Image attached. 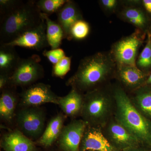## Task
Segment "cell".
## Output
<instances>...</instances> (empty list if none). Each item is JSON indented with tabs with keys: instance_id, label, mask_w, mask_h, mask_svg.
I'll use <instances>...</instances> for the list:
<instances>
[{
	"instance_id": "cell-4",
	"label": "cell",
	"mask_w": 151,
	"mask_h": 151,
	"mask_svg": "<svg viewBox=\"0 0 151 151\" xmlns=\"http://www.w3.org/2000/svg\"><path fill=\"white\" fill-rule=\"evenodd\" d=\"M115 102L113 94L97 88L84 96L81 114L88 126L102 128L113 117Z\"/></svg>"
},
{
	"instance_id": "cell-10",
	"label": "cell",
	"mask_w": 151,
	"mask_h": 151,
	"mask_svg": "<svg viewBox=\"0 0 151 151\" xmlns=\"http://www.w3.org/2000/svg\"><path fill=\"white\" fill-rule=\"evenodd\" d=\"M5 44L37 51H41L46 48L49 45L47 37L46 24L44 19L43 18L41 22L37 26L26 32L12 41Z\"/></svg>"
},
{
	"instance_id": "cell-18",
	"label": "cell",
	"mask_w": 151,
	"mask_h": 151,
	"mask_svg": "<svg viewBox=\"0 0 151 151\" xmlns=\"http://www.w3.org/2000/svg\"><path fill=\"white\" fill-rule=\"evenodd\" d=\"M64 116L61 114H58L52 118L39 139V144L45 147L52 145L56 140L58 139L64 127Z\"/></svg>"
},
{
	"instance_id": "cell-29",
	"label": "cell",
	"mask_w": 151,
	"mask_h": 151,
	"mask_svg": "<svg viewBox=\"0 0 151 151\" xmlns=\"http://www.w3.org/2000/svg\"><path fill=\"white\" fill-rule=\"evenodd\" d=\"M100 3L105 9L113 10L116 8L118 2L116 0H102L100 1Z\"/></svg>"
},
{
	"instance_id": "cell-3",
	"label": "cell",
	"mask_w": 151,
	"mask_h": 151,
	"mask_svg": "<svg viewBox=\"0 0 151 151\" xmlns=\"http://www.w3.org/2000/svg\"><path fill=\"white\" fill-rule=\"evenodd\" d=\"M113 94L115 119L134 135L141 145L151 147V121L138 111L122 87H116Z\"/></svg>"
},
{
	"instance_id": "cell-30",
	"label": "cell",
	"mask_w": 151,
	"mask_h": 151,
	"mask_svg": "<svg viewBox=\"0 0 151 151\" xmlns=\"http://www.w3.org/2000/svg\"><path fill=\"white\" fill-rule=\"evenodd\" d=\"M142 3L146 11L151 14V0H143Z\"/></svg>"
},
{
	"instance_id": "cell-25",
	"label": "cell",
	"mask_w": 151,
	"mask_h": 151,
	"mask_svg": "<svg viewBox=\"0 0 151 151\" xmlns=\"http://www.w3.org/2000/svg\"><path fill=\"white\" fill-rule=\"evenodd\" d=\"M90 32L89 24L83 19L79 20L73 25L70 31V40H81L87 37Z\"/></svg>"
},
{
	"instance_id": "cell-16",
	"label": "cell",
	"mask_w": 151,
	"mask_h": 151,
	"mask_svg": "<svg viewBox=\"0 0 151 151\" xmlns=\"http://www.w3.org/2000/svg\"><path fill=\"white\" fill-rule=\"evenodd\" d=\"M83 100L81 92L72 88L66 96L60 97L58 105L67 116L74 117L81 114Z\"/></svg>"
},
{
	"instance_id": "cell-13",
	"label": "cell",
	"mask_w": 151,
	"mask_h": 151,
	"mask_svg": "<svg viewBox=\"0 0 151 151\" xmlns=\"http://www.w3.org/2000/svg\"><path fill=\"white\" fill-rule=\"evenodd\" d=\"M57 22L64 33V39L70 40L71 27L76 22L83 19L80 10L73 1L68 0L67 2L56 13Z\"/></svg>"
},
{
	"instance_id": "cell-5",
	"label": "cell",
	"mask_w": 151,
	"mask_h": 151,
	"mask_svg": "<svg viewBox=\"0 0 151 151\" xmlns=\"http://www.w3.org/2000/svg\"><path fill=\"white\" fill-rule=\"evenodd\" d=\"M40 57L37 55H33L27 58H21L10 76V85L29 86L42 78L44 70L40 63Z\"/></svg>"
},
{
	"instance_id": "cell-8",
	"label": "cell",
	"mask_w": 151,
	"mask_h": 151,
	"mask_svg": "<svg viewBox=\"0 0 151 151\" xmlns=\"http://www.w3.org/2000/svg\"><path fill=\"white\" fill-rule=\"evenodd\" d=\"M142 42L137 32L117 42L112 49L113 60L119 65L136 66V57Z\"/></svg>"
},
{
	"instance_id": "cell-7",
	"label": "cell",
	"mask_w": 151,
	"mask_h": 151,
	"mask_svg": "<svg viewBox=\"0 0 151 151\" xmlns=\"http://www.w3.org/2000/svg\"><path fill=\"white\" fill-rule=\"evenodd\" d=\"M17 123L25 135L32 138L41 137L44 129L45 116L42 110L27 107L17 113Z\"/></svg>"
},
{
	"instance_id": "cell-12",
	"label": "cell",
	"mask_w": 151,
	"mask_h": 151,
	"mask_svg": "<svg viewBox=\"0 0 151 151\" xmlns=\"http://www.w3.org/2000/svg\"><path fill=\"white\" fill-rule=\"evenodd\" d=\"M80 151H119L103 134L101 128L87 126L82 137Z\"/></svg>"
},
{
	"instance_id": "cell-17",
	"label": "cell",
	"mask_w": 151,
	"mask_h": 151,
	"mask_svg": "<svg viewBox=\"0 0 151 151\" xmlns=\"http://www.w3.org/2000/svg\"><path fill=\"white\" fill-rule=\"evenodd\" d=\"M21 59L15 47L5 44L0 45V73L11 76Z\"/></svg>"
},
{
	"instance_id": "cell-28",
	"label": "cell",
	"mask_w": 151,
	"mask_h": 151,
	"mask_svg": "<svg viewBox=\"0 0 151 151\" xmlns=\"http://www.w3.org/2000/svg\"><path fill=\"white\" fill-rule=\"evenodd\" d=\"M10 76L5 73L0 74V89L1 90L7 88V86L10 85Z\"/></svg>"
},
{
	"instance_id": "cell-32",
	"label": "cell",
	"mask_w": 151,
	"mask_h": 151,
	"mask_svg": "<svg viewBox=\"0 0 151 151\" xmlns=\"http://www.w3.org/2000/svg\"><path fill=\"white\" fill-rule=\"evenodd\" d=\"M145 83L146 84H151V74L146 80Z\"/></svg>"
},
{
	"instance_id": "cell-26",
	"label": "cell",
	"mask_w": 151,
	"mask_h": 151,
	"mask_svg": "<svg viewBox=\"0 0 151 151\" xmlns=\"http://www.w3.org/2000/svg\"><path fill=\"white\" fill-rule=\"evenodd\" d=\"M71 57L65 56L52 67V75L63 78L70 70Z\"/></svg>"
},
{
	"instance_id": "cell-9",
	"label": "cell",
	"mask_w": 151,
	"mask_h": 151,
	"mask_svg": "<svg viewBox=\"0 0 151 151\" xmlns=\"http://www.w3.org/2000/svg\"><path fill=\"white\" fill-rule=\"evenodd\" d=\"M60 97L52 92L49 85L42 83L30 85L21 94L22 104L27 107L47 103L58 105Z\"/></svg>"
},
{
	"instance_id": "cell-19",
	"label": "cell",
	"mask_w": 151,
	"mask_h": 151,
	"mask_svg": "<svg viewBox=\"0 0 151 151\" xmlns=\"http://www.w3.org/2000/svg\"><path fill=\"white\" fill-rule=\"evenodd\" d=\"M131 100L135 107L146 118L151 121V88L142 86L134 90Z\"/></svg>"
},
{
	"instance_id": "cell-6",
	"label": "cell",
	"mask_w": 151,
	"mask_h": 151,
	"mask_svg": "<svg viewBox=\"0 0 151 151\" xmlns=\"http://www.w3.org/2000/svg\"><path fill=\"white\" fill-rule=\"evenodd\" d=\"M101 129L109 142L118 151L142 145L137 138L113 116Z\"/></svg>"
},
{
	"instance_id": "cell-2",
	"label": "cell",
	"mask_w": 151,
	"mask_h": 151,
	"mask_svg": "<svg viewBox=\"0 0 151 151\" xmlns=\"http://www.w3.org/2000/svg\"><path fill=\"white\" fill-rule=\"evenodd\" d=\"M114 60L111 55L97 52L80 61L78 69L66 82L67 86L80 92L91 91L106 81L114 70Z\"/></svg>"
},
{
	"instance_id": "cell-11",
	"label": "cell",
	"mask_w": 151,
	"mask_h": 151,
	"mask_svg": "<svg viewBox=\"0 0 151 151\" xmlns=\"http://www.w3.org/2000/svg\"><path fill=\"white\" fill-rule=\"evenodd\" d=\"M88 126L83 120H74L63 128L58 139L62 151H80L82 137Z\"/></svg>"
},
{
	"instance_id": "cell-1",
	"label": "cell",
	"mask_w": 151,
	"mask_h": 151,
	"mask_svg": "<svg viewBox=\"0 0 151 151\" xmlns=\"http://www.w3.org/2000/svg\"><path fill=\"white\" fill-rule=\"evenodd\" d=\"M43 18L36 1L16 0L0 12V45L9 43L41 22Z\"/></svg>"
},
{
	"instance_id": "cell-21",
	"label": "cell",
	"mask_w": 151,
	"mask_h": 151,
	"mask_svg": "<svg viewBox=\"0 0 151 151\" xmlns=\"http://www.w3.org/2000/svg\"><path fill=\"white\" fill-rule=\"evenodd\" d=\"M46 24V34L49 45L52 49L59 48L64 39V33L61 26L57 22L52 20L49 16L42 13Z\"/></svg>"
},
{
	"instance_id": "cell-15",
	"label": "cell",
	"mask_w": 151,
	"mask_h": 151,
	"mask_svg": "<svg viewBox=\"0 0 151 151\" xmlns=\"http://www.w3.org/2000/svg\"><path fill=\"white\" fill-rule=\"evenodd\" d=\"M117 76L126 88L134 91L143 86L147 80L145 73L137 65H119Z\"/></svg>"
},
{
	"instance_id": "cell-14",
	"label": "cell",
	"mask_w": 151,
	"mask_h": 151,
	"mask_svg": "<svg viewBox=\"0 0 151 151\" xmlns=\"http://www.w3.org/2000/svg\"><path fill=\"white\" fill-rule=\"evenodd\" d=\"M1 147L5 151H36L33 142L19 130L6 134L1 139Z\"/></svg>"
},
{
	"instance_id": "cell-24",
	"label": "cell",
	"mask_w": 151,
	"mask_h": 151,
	"mask_svg": "<svg viewBox=\"0 0 151 151\" xmlns=\"http://www.w3.org/2000/svg\"><path fill=\"white\" fill-rule=\"evenodd\" d=\"M137 67L142 70L151 68V35L148 34V40L145 46L138 58Z\"/></svg>"
},
{
	"instance_id": "cell-31",
	"label": "cell",
	"mask_w": 151,
	"mask_h": 151,
	"mask_svg": "<svg viewBox=\"0 0 151 151\" xmlns=\"http://www.w3.org/2000/svg\"><path fill=\"white\" fill-rule=\"evenodd\" d=\"M122 151H148L143 148L141 147V145L132 147L125 149Z\"/></svg>"
},
{
	"instance_id": "cell-23",
	"label": "cell",
	"mask_w": 151,
	"mask_h": 151,
	"mask_svg": "<svg viewBox=\"0 0 151 151\" xmlns=\"http://www.w3.org/2000/svg\"><path fill=\"white\" fill-rule=\"evenodd\" d=\"M68 0H39L37 6L42 13L50 16L57 12L67 2Z\"/></svg>"
},
{
	"instance_id": "cell-27",
	"label": "cell",
	"mask_w": 151,
	"mask_h": 151,
	"mask_svg": "<svg viewBox=\"0 0 151 151\" xmlns=\"http://www.w3.org/2000/svg\"><path fill=\"white\" fill-rule=\"evenodd\" d=\"M42 54L44 56L46 57L49 61L53 65H55L60 60L66 56L64 50L60 48L52 49L50 50H45Z\"/></svg>"
},
{
	"instance_id": "cell-22",
	"label": "cell",
	"mask_w": 151,
	"mask_h": 151,
	"mask_svg": "<svg viewBox=\"0 0 151 151\" xmlns=\"http://www.w3.org/2000/svg\"><path fill=\"white\" fill-rule=\"evenodd\" d=\"M122 16L127 22L139 28L145 27L147 19L144 12L137 8L129 7L122 12Z\"/></svg>"
},
{
	"instance_id": "cell-20",
	"label": "cell",
	"mask_w": 151,
	"mask_h": 151,
	"mask_svg": "<svg viewBox=\"0 0 151 151\" xmlns=\"http://www.w3.org/2000/svg\"><path fill=\"white\" fill-rule=\"evenodd\" d=\"M2 91L0 98V116L2 119L10 122L14 116L17 95L14 92L7 88Z\"/></svg>"
}]
</instances>
